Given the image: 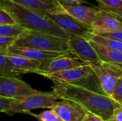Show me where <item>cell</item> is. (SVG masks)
<instances>
[{"instance_id": "obj_30", "label": "cell", "mask_w": 122, "mask_h": 121, "mask_svg": "<svg viewBox=\"0 0 122 121\" xmlns=\"http://www.w3.org/2000/svg\"><path fill=\"white\" fill-rule=\"evenodd\" d=\"M62 4L71 5V4H81V3H86L84 0H57Z\"/></svg>"}, {"instance_id": "obj_13", "label": "cell", "mask_w": 122, "mask_h": 121, "mask_svg": "<svg viewBox=\"0 0 122 121\" xmlns=\"http://www.w3.org/2000/svg\"><path fill=\"white\" fill-rule=\"evenodd\" d=\"M86 65L87 64L86 63L79 59L78 58L65 56L53 59L43 64L41 68L36 71V73L41 76L45 73H51L70 70L76 68L82 67Z\"/></svg>"}, {"instance_id": "obj_19", "label": "cell", "mask_w": 122, "mask_h": 121, "mask_svg": "<svg viewBox=\"0 0 122 121\" xmlns=\"http://www.w3.org/2000/svg\"><path fill=\"white\" fill-rule=\"evenodd\" d=\"M88 40L98 43L101 45H103L104 46H107L108 48L117 50L118 51H120L122 53V43L119 42V41H116L112 39H109L98 35H94L91 34L89 37H88Z\"/></svg>"}, {"instance_id": "obj_22", "label": "cell", "mask_w": 122, "mask_h": 121, "mask_svg": "<svg viewBox=\"0 0 122 121\" xmlns=\"http://www.w3.org/2000/svg\"><path fill=\"white\" fill-rule=\"evenodd\" d=\"M26 114L34 117L38 121H60L56 113L52 109L44 111L39 114L32 113L31 112H29Z\"/></svg>"}, {"instance_id": "obj_20", "label": "cell", "mask_w": 122, "mask_h": 121, "mask_svg": "<svg viewBox=\"0 0 122 121\" xmlns=\"http://www.w3.org/2000/svg\"><path fill=\"white\" fill-rule=\"evenodd\" d=\"M26 31L18 24L14 25H0V36L12 37L17 39Z\"/></svg>"}, {"instance_id": "obj_10", "label": "cell", "mask_w": 122, "mask_h": 121, "mask_svg": "<svg viewBox=\"0 0 122 121\" xmlns=\"http://www.w3.org/2000/svg\"><path fill=\"white\" fill-rule=\"evenodd\" d=\"M91 26L92 34L101 35L105 33L122 30V21L116 16L101 9Z\"/></svg>"}, {"instance_id": "obj_14", "label": "cell", "mask_w": 122, "mask_h": 121, "mask_svg": "<svg viewBox=\"0 0 122 121\" xmlns=\"http://www.w3.org/2000/svg\"><path fill=\"white\" fill-rule=\"evenodd\" d=\"M6 56L10 67L17 76L27 73H36V72L40 70L43 66V63L40 61L9 53L8 52L6 53Z\"/></svg>"}, {"instance_id": "obj_12", "label": "cell", "mask_w": 122, "mask_h": 121, "mask_svg": "<svg viewBox=\"0 0 122 121\" xmlns=\"http://www.w3.org/2000/svg\"><path fill=\"white\" fill-rule=\"evenodd\" d=\"M52 110L60 121H82L87 113L81 106L68 100H60Z\"/></svg>"}, {"instance_id": "obj_15", "label": "cell", "mask_w": 122, "mask_h": 121, "mask_svg": "<svg viewBox=\"0 0 122 121\" xmlns=\"http://www.w3.org/2000/svg\"><path fill=\"white\" fill-rule=\"evenodd\" d=\"M63 10L78 21L92 26L97 14L101 10L98 6H88L82 4L66 5L61 4Z\"/></svg>"}, {"instance_id": "obj_27", "label": "cell", "mask_w": 122, "mask_h": 121, "mask_svg": "<svg viewBox=\"0 0 122 121\" xmlns=\"http://www.w3.org/2000/svg\"><path fill=\"white\" fill-rule=\"evenodd\" d=\"M109 39H112L116 41H119L122 43V30H119V31H114L109 33H105L102 34L101 35H98Z\"/></svg>"}, {"instance_id": "obj_9", "label": "cell", "mask_w": 122, "mask_h": 121, "mask_svg": "<svg viewBox=\"0 0 122 121\" xmlns=\"http://www.w3.org/2000/svg\"><path fill=\"white\" fill-rule=\"evenodd\" d=\"M68 44L70 53L87 65H94L100 61L88 39L78 36H69Z\"/></svg>"}, {"instance_id": "obj_11", "label": "cell", "mask_w": 122, "mask_h": 121, "mask_svg": "<svg viewBox=\"0 0 122 121\" xmlns=\"http://www.w3.org/2000/svg\"><path fill=\"white\" fill-rule=\"evenodd\" d=\"M8 53L24 56L26 58L38 61L41 62L43 64L53 59L69 56L71 54L69 52H57V51H44L31 48H24L11 46L8 48Z\"/></svg>"}, {"instance_id": "obj_23", "label": "cell", "mask_w": 122, "mask_h": 121, "mask_svg": "<svg viewBox=\"0 0 122 121\" xmlns=\"http://www.w3.org/2000/svg\"><path fill=\"white\" fill-rule=\"evenodd\" d=\"M111 98L117 104L122 106V77L118 80L116 88Z\"/></svg>"}, {"instance_id": "obj_16", "label": "cell", "mask_w": 122, "mask_h": 121, "mask_svg": "<svg viewBox=\"0 0 122 121\" xmlns=\"http://www.w3.org/2000/svg\"><path fill=\"white\" fill-rule=\"evenodd\" d=\"M23 6L46 16L47 14L61 9V3L57 0H9Z\"/></svg>"}, {"instance_id": "obj_21", "label": "cell", "mask_w": 122, "mask_h": 121, "mask_svg": "<svg viewBox=\"0 0 122 121\" xmlns=\"http://www.w3.org/2000/svg\"><path fill=\"white\" fill-rule=\"evenodd\" d=\"M4 76L14 77L17 76V75L12 71L9 66L6 56V53L0 52V76Z\"/></svg>"}, {"instance_id": "obj_28", "label": "cell", "mask_w": 122, "mask_h": 121, "mask_svg": "<svg viewBox=\"0 0 122 121\" xmlns=\"http://www.w3.org/2000/svg\"><path fill=\"white\" fill-rule=\"evenodd\" d=\"M108 121H122V106H119L116 108L111 118Z\"/></svg>"}, {"instance_id": "obj_18", "label": "cell", "mask_w": 122, "mask_h": 121, "mask_svg": "<svg viewBox=\"0 0 122 121\" xmlns=\"http://www.w3.org/2000/svg\"><path fill=\"white\" fill-rule=\"evenodd\" d=\"M99 8L116 16L122 21V0H97Z\"/></svg>"}, {"instance_id": "obj_17", "label": "cell", "mask_w": 122, "mask_h": 121, "mask_svg": "<svg viewBox=\"0 0 122 121\" xmlns=\"http://www.w3.org/2000/svg\"><path fill=\"white\" fill-rule=\"evenodd\" d=\"M89 42L95 50L100 61L108 63L122 65V52L108 48L92 41H89Z\"/></svg>"}, {"instance_id": "obj_26", "label": "cell", "mask_w": 122, "mask_h": 121, "mask_svg": "<svg viewBox=\"0 0 122 121\" xmlns=\"http://www.w3.org/2000/svg\"><path fill=\"white\" fill-rule=\"evenodd\" d=\"M16 101V100L15 99L7 98L5 97L0 96V112L5 113Z\"/></svg>"}, {"instance_id": "obj_25", "label": "cell", "mask_w": 122, "mask_h": 121, "mask_svg": "<svg viewBox=\"0 0 122 121\" xmlns=\"http://www.w3.org/2000/svg\"><path fill=\"white\" fill-rule=\"evenodd\" d=\"M16 39L12 37L0 36V52L6 53L8 48L13 46Z\"/></svg>"}, {"instance_id": "obj_31", "label": "cell", "mask_w": 122, "mask_h": 121, "mask_svg": "<svg viewBox=\"0 0 122 121\" xmlns=\"http://www.w3.org/2000/svg\"><path fill=\"white\" fill-rule=\"evenodd\" d=\"M95 1H97V0H95Z\"/></svg>"}, {"instance_id": "obj_7", "label": "cell", "mask_w": 122, "mask_h": 121, "mask_svg": "<svg viewBox=\"0 0 122 121\" xmlns=\"http://www.w3.org/2000/svg\"><path fill=\"white\" fill-rule=\"evenodd\" d=\"M39 92L28 83L14 76H0V96L19 100Z\"/></svg>"}, {"instance_id": "obj_29", "label": "cell", "mask_w": 122, "mask_h": 121, "mask_svg": "<svg viewBox=\"0 0 122 121\" xmlns=\"http://www.w3.org/2000/svg\"><path fill=\"white\" fill-rule=\"evenodd\" d=\"M82 121H104L101 117L94 114V113H89V112H87L86 116H84V119L82 120Z\"/></svg>"}, {"instance_id": "obj_2", "label": "cell", "mask_w": 122, "mask_h": 121, "mask_svg": "<svg viewBox=\"0 0 122 121\" xmlns=\"http://www.w3.org/2000/svg\"><path fill=\"white\" fill-rule=\"evenodd\" d=\"M0 7L8 11L16 23L26 30L69 39V36L46 16L9 0H0Z\"/></svg>"}, {"instance_id": "obj_6", "label": "cell", "mask_w": 122, "mask_h": 121, "mask_svg": "<svg viewBox=\"0 0 122 121\" xmlns=\"http://www.w3.org/2000/svg\"><path fill=\"white\" fill-rule=\"evenodd\" d=\"M53 21L69 36H78L88 39L92 34V26L82 23L66 13L61 9L50 12L46 15Z\"/></svg>"}, {"instance_id": "obj_3", "label": "cell", "mask_w": 122, "mask_h": 121, "mask_svg": "<svg viewBox=\"0 0 122 121\" xmlns=\"http://www.w3.org/2000/svg\"><path fill=\"white\" fill-rule=\"evenodd\" d=\"M13 46L44 51L70 53L68 39L29 30L17 38Z\"/></svg>"}, {"instance_id": "obj_24", "label": "cell", "mask_w": 122, "mask_h": 121, "mask_svg": "<svg viewBox=\"0 0 122 121\" xmlns=\"http://www.w3.org/2000/svg\"><path fill=\"white\" fill-rule=\"evenodd\" d=\"M17 24L10 14L0 7V25H14Z\"/></svg>"}, {"instance_id": "obj_4", "label": "cell", "mask_w": 122, "mask_h": 121, "mask_svg": "<svg viewBox=\"0 0 122 121\" xmlns=\"http://www.w3.org/2000/svg\"><path fill=\"white\" fill-rule=\"evenodd\" d=\"M59 98L52 92L39 91L34 94L16 100L5 113L9 116L21 113L26 114L36 108H54L59 102ZM60 101V100H59Z\"/></svg>"}, {"instance_id": "obj_5", "label": "cell", "mask_w": 122, "mask_h": 121, "mask_svg": "<svg viewBox=\"0 0 122 121\" xmlns=\"http://www.w3.org/2000/svg\"><path fill=\"white\" fill-rule=\"evenodd\" d=\"M90 66L101 88L104 92L111 98L118 80L122 77V65L99 61L98 63Z\"/></svg>"}, {"instance_id": "obj_8", "label": "cell", "mask_w": 122, "mask_h": 121, "mask_svg": "<svg viewBox=\"0 0 122 121\" xmlns=\"http://www.w3.org/2000/svg\"><path fill=\"white\" fill-rule=\"evenodd\" d=\"M53 83H59L64 84H76L86 81L94 76V71L89 65L76 68L70 70L59 71L41 75Z\"/></svg>"}, {"instance_id": "obj_1", "label": "cell", "mask_w": 122, "mask_h": 121, "mask_svg": "<svg viewBox=\"0 0 122 121\" xmlns=\"http://www.w3.org/2000/svg\"><path fill=\"white\" fill-rule=\"evenodd\" d=\"M52 92L59 100L73 101L104 121H109L114 109L119 106L104 92L95 75L86 81L76 84L54 83Z\"/></svg>"}]
</instances>
